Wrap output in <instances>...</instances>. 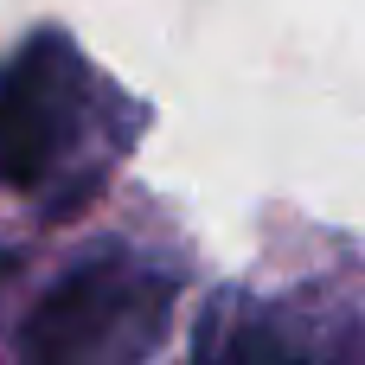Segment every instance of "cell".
Returning a JSON list of instances; mask_svg holds the SVG:
<instances>
[{
    "label": "cell",
    "mask_w": 365,
    "mask_h": 365,
    "mask_svg": "<svg viewBox=\"0 0 365 365\" xmlns=\"http://www.w3.org/2000/svg\"><path fill=\"white\" fill-rule=\"evenodd\" d=\"M96 71L64 32H32L0 64V186L45 199L90 141Z\"/></svg>",
    "instance_id": "2"
},
{
    "label": "cell",
    "mask_w": 365,
    "mask_h": 365,
    "mask_svg": "<svg viewBox=\"0 0 365 365\" xmlns=\"http://www.w3.org/2000/svg\"><path fill=\"white\" fill-rule=\"evenodd\" d=\"M180 276L128 244L77 257L26 314L13 365H148L167 340Z\"/></svg>",
    "instance_id": "1"
},
{
    "label": "cell",
    "mask_w": 365,
    "mask_h": 365,
    "mask_svg": "<svg viewBox=\"0 0 365 365\" xmlns=\"http://www.w3.org/2000/svg\"><path fill=\"white\" fill-rule=\"evenodd\" d=\"M212 334H225V353H205L212 365H365V321L321 295L263 302L231 321L218 308Z\"/></svg>",
    "instance_id": "3"
}]
</instances>
